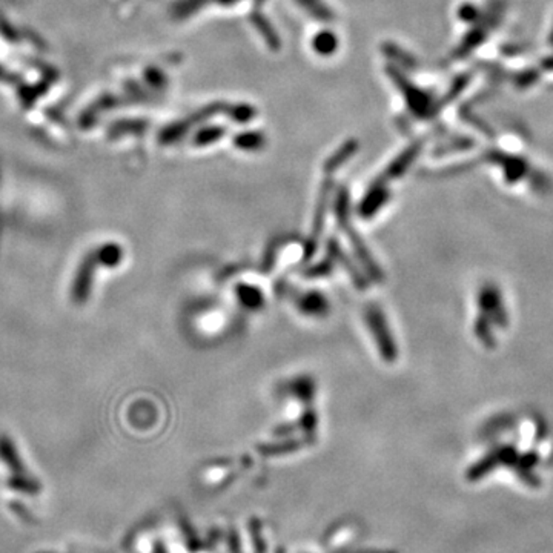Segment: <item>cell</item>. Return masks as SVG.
<instances>
[{
    "label": "cell",
    "instance_id": "cell-3",
    "mask_svg": "<svg viewBox=\"0 0 553 553\" xmlns=\"http://www.w3.org/2000/svg\"><path fill=\"white\" fill-rule=\"evenodd\" d=\"M337 215H338V220H340L341 228L345 229L346 236H347V238H349V241H350V245H352L354 251H355V254H357V257H358V260L361 261V264L366 268V271L369 272V275H371L373 280H375V282H381V280H383V274H381L380 268L377 266V263L373 261L371 252L368 251V249H366V246H364V243L361 241V238L358 237V234H355V231H354L352 228H350L349 219H347V205H346V201H345V205H343V201L338 205Z\"/></svg>",
    "mask_w": 553,
    "mask_h": 553
},
{
    "label": "cell",
    "instance_id": "cell-4",
    "mask_svg": "<svg viewBox=\"0 0 553 553\" xmlns=\"http://www.w3.org/2000/svg\"><path fill=\"white\" fill-rule=\"evenodd\" d=\"M495 161L498 165H501L503 171H504V177L508 182H519L521 178H524L529 166L527 163L519 159V157H513V155H508V154H498Z\"/></svg>",
    "mask_w": 553,
    "mask_h": 553
},
{
    "label": "cell",
    "instance_id": "cell-2",
    "mask_svg": "<svg viewBox=\"0 0 553 553\" xmlns=\"http://www.w3.org/2000/svg\"><path fill=\"white\" fill-rule=\"evenodd\" d=\"M478 306L482 313V317L494 326L504 328L508 326V310H505L503 295L495 285H484L478 292Z\"/></svg>",
    "mask_w": 553,
    "mask_h": 553
},
{
    "label": "cell",
    "instance_id": "cell-6",
    "mask_svg": "<svg viewBox=\"0 0 553 553\" xmlns=\"http://www.w3.org/2000/svg\"><path fill=\"white\" fill-rule=\"evenodd\" d=\"M238 299L247 309H257L261 306V292L257 291L252 286H240L238 287Z\"/></svg>",
    "mask_w": 553,
    "mask_h": 553
},
{
    "label": "cell",
    "instance_id": "cell-7",
    "mask_svg": "<svg viewBox=\"0 0 553 553\" xmlns=\"http://www.w3.org/2000/svg\"><path fill=\"white\" fill-rule=\"evenodd\" d=\"M492 323H490L487 318L484 317H480L477 320V324H475V332H477V337L484 343V346L487 347H492L495 345V337H494V332H492Z\"/></svg>",
    "mask_w": 553,
    "mask_h": 553
},
{
    "label": "cell",
    "instance_id": "cell-1",
    "mask_svg": "<svg viewBox=\"0 0 553 553\" xmlns=\"http://www.w3.org/2000/svg\"><path fill=\"white\" fill-rule=\"evenodd\" d=\"M366 323H368V328L372 332V337L377 343L383 360L387 363H394L396 360V355H398V350H396L395 340L392 338L391 329H389L383 313L375 305H371L366 309Z\"/></svg>",
    "mask_w": 553,
    "mask_h": 553
},
{
    "label": "cell",
    "instance_id": "cell-8",
    "mask_svg": "<svg viewBox=\"0 0 553 553\" xmlns=\"http://www.w3.org/2000/svg\"><path fill=\"white\" fill-rule=\"evenodd\" d=\"M294 395H297L301 400H310L314 396V383L308 378H300L292 386Z\"/></svg>",
    "mask_w": 553,
    "mask_h": 553
},
{
    "label": "cell",
    "instance_id": "cell-5",
    "mask_svg": "<svg viewBox=\"0 0 553 553\" xmlns=\"http://www.w3.org/2000/svg\"><path fill=\"white\" fill-rule=\"evenodd\" d=\"M300 309L306 315L318 317V315H324L326 313H328L329 308H328V301H326V299L322 294L310 292V294H306L305 297L300 300Z\"/></svg>",
    "mask_w": 553,
    "mask_h": 553
}]
</instances>
